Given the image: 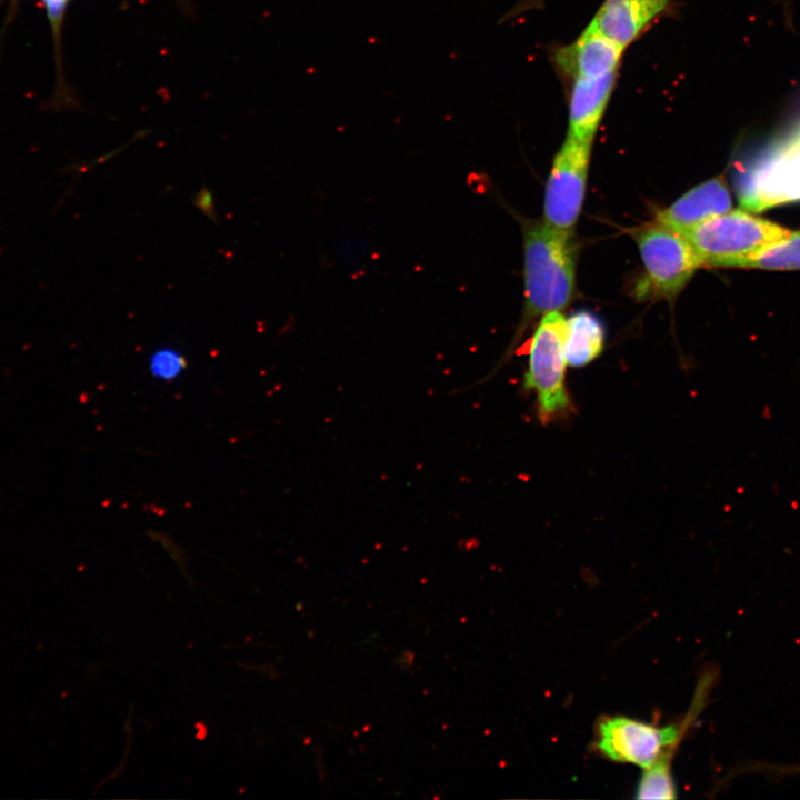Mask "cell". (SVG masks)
Listing matches in <instances>:
<instances>
[{"instance_id":"obj_6","label":"cell","mask_w":800,"mask_h":800,"mask_svg":"<svg viewBox=\"0 0 800 800\" xmlns=\"http://www.w3.org/2000/svg\"><path fill=\"white\" fill-rule=\"evenodd\" d=\"M591 146L567 136L547 180L543 221L566 234L572 236L583 204Z\"/></svg>"},{"instance_id":"obj_4","label":"cell","mask_w":800,"mask_h":800,"mask_svg":"<svg viewBox=\"0 0 800 800\" xmlns=\"http://www.w3.org/2000/svg\"><path fill=\"white\" fill-rule=\"evenodd\" d=\"M684 723L660 726L624 716H602L592 747L606 759L671 773V759L683 738Z\"/></svg>"},{"instance_id":"obj_9","label":"cell","mask_w":800,"mask_h":800,"mask_svg":"<svg viewBox=\"0 0 800 800\" xmlns=\"http://www.w3.org/2000/svg\"><path fill=\"white\" fill-rule=\"evenodd\" d=\"M672 0H604L590 21L621 48L638 39Z\"/></svg>"},{"instance_id":"obj_13","label":"cell","mask_w":800,"mask_h":800,"mask_svg":"<svg viewBox=\"0 0 800 800\" xmlns=\"http://www.w3.org/2000/svg\"><path fill=\"white\" fill-rule=\"evenodd\" d=\"M184 358L172 348H162L150 358L151 372L161 379H172L184 367Z\"/></svg>"},{"instance_id":"obj_16","label":"cell","mask_w":800,"mask_h":800,"mask_svg":"<svg viewBox=\"0 0 800 800\" xmlns=\"http://www.w3.org/2000/svg\"><path fill=\"white\" fill-rule=\"evenodd\" d=\"M414 662V654L410 650L402 651L396 659V666L401 670H407L412 667Z\"/></svg>"},{"instance_id":"obj_1","label":"cell","mask_w":800,"mask_h":800,"mask_svg":"<svg viewBox=\"0 0 800 800\" xmlns=\"http://www.w3.org/2000/svg\"><path fill=\"white\" fill-rule=\"evenodd\" d=\"M524 308L517 339L534 320L568 307L574 296L576 253L571 236L542 221L523 223Z\"/></svg>"},{"instance_id":"obj_3","label":"cell","mask_w":800,"mask_h":800,"mask_svg":"<svg viewBox=\"0 0 800 800\" xmlns=\"http://www.w3.org/2000/svg\"><path fill=\"white\" fill-rule=\"evenodd\" d=\"M643 262V276L633 293L639 300L672 301L693 277L701 262L681 233L654 221L633 230Z\"/></svg>"},{"instance_id":"obj_12","label":"cell","mask_w":800,"mask_h":800,"mask_svg":"<svg viewBox=\"0 0 800 800\" xmlns=\"http://www.w3.org/2000/svg\"><path fill=\"white\" fill-rule=\"evenodd\" d=\"M741 268L764 270L800 269V230L791 233L747 259Z\"/></svg>"},{"instance_id":"obj_8","label":"cell","mask_w":800,"mask_h":800,"mask_svg":"<svg viewBox=\"0 0 800 800\" xmlns=\"http://www.w3.org/2000/svg\"><path fill=\"white\" fill-rule=\"evenodd\" d=\"M731 196L723 176L709 179L657 213L656 221L681 234L731 210Z\"/></svg>"},{"instance_id":"obj_5","label":"cell","mask_w":800,"mask_h":800,"mask_svg":"<svg viewBox=\"0 0 800 800\" xmlns=\"http://www.w3.org/2000/svg\"><path fill=\"white\" fill-rule=\"evenodd\" d=\"M567 323L559 311L541 317L529 347L523 386L537 396L541 422L548 423L571 409L566 388Z\"/></svg>"},{"instance_id":"obj_2","label":"cell","mask_w":800,"mask_h":800,"mask_svg":"<svg viewBox=\"0 0 800 800\" xmlns=\"http://www.w3.org/2000/svg\"><path fill=\"white\" fill-rule=\"evenodd\" d=\"M790 233L791 230L747 211L729 210L700 223L684 237L701 266L741 268L747 259Z\"/></svg>"},{"instance_id":"obj_7","label":"cell","mask_w":800,"mask_h":800,"mask_svg":"<svg viewBox=\"0 0 800 800\" xmlns=\"http://www.w3.org/2000/svg\"><path fill=\"white\" fill-rule=\"evenodd\" d=\"M623 50L589 23L573 42L554 52L553 60L569 80L599 78L618 72Z\"/></svg>"},{"instance_id":"obj_10","label":"cell","mask_w":800,"mask_h":800,"mask_svg":"<svg viewBox=\"0 0 800 800\" xmlns=\"http://www.w3.org/2000/svg\"><path fill=\"white\" fill-rule=\"evenodd\" d=\"M617 72L599 78L570 79L568 134L592 143L616 84Z\"/></svg>"},{"instance_id":"obj_15","label":"cell","mask_w":800,"mask_h":800,"mask_svg":"<svg viewBox=\"0 0 800 800\" xmlns=\"http://www.w3.org/2000/svg\"><path fill=\"white\" fill-rule=\"evenodd\" d=\"M194 204L201 209L206 214H210L213 219L212 212L214 213L213 209V199L211 193L207 189H201L196 196Z\"/></svg>"},{"instance_id":"obj_14","label":"cell","mask_w":800,"mask_h":800,"mask_svg":"<svg viewBox=\"0 0 800 800\" xmlns=\"http://www.w3.org/2000/svg\"><path fill=\"white\" fill-rule=\"evenodd\" d=\"M46 7L54 36L59 37L63 16L70 0H41Z\"/></svg>"},{"instance_id":"obj_11","label":"cell","mask_w":800,"mask_h":800,"mask_svg":"<svg viewBox=\"0 0 800 800\" xmlns=\"http://www.w3.org/2000/svg\"><path fill=\"white\" fill-rule=\"evenodd\" d=\"M566 359L570 367H583L593 361L603 350L604 329L602 323L588 311L573 313L566 320Z\"/></svg>"}]
</instances>
